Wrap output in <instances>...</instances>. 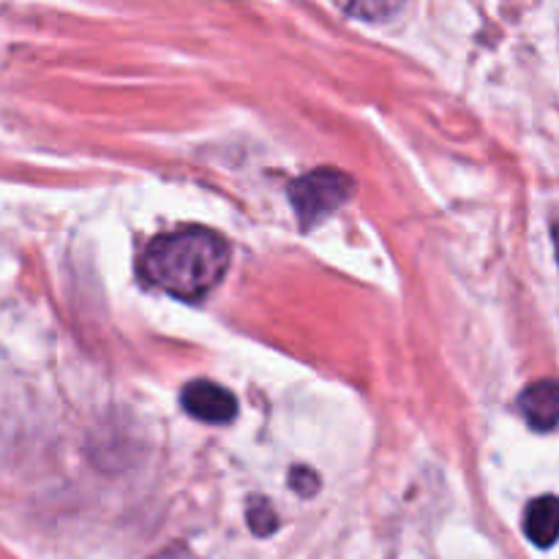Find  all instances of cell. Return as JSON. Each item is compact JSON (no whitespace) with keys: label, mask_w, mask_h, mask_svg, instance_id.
<instances>
[{"label":"cell","mask_w":559,"mask_h":559,"mask_svg":"<svg viewBox=\"0 0 559 559\" xmlns=\"http://www.w3.org/2000/svg\"><path fill=\"white\" fill-rule=\"evenodd\" d=\"M289 486L295 489V495L300 497H314L320 491V478H317L314 469L309 467H295L289 473Z\"/></svg>","instance_id":"7"},{"label":"cell","mask_w":559,"mask_h":559,"mask_svg":"<svg viewBox=\"0 0 559 559\" xmlns=\"http://www.w3.org/2000/svg\"><path fill=\"white\" fill-rule=\"evenodd\" d=\"M249 524H251V533H254V535L276 533L278 519H276V513H273V508L267 506V500H254V502H251Z\"/></svg>","instance_id":"6"},{"label":"cell","mask_w":559,"mask_h":559,"mask_svg":"<svg viewBox=\"0 0 559 559\" xmlns=\"http://www.w3.org/2000/svg\"><path fill=\"white\" fill-rule=\"evenodd\" d=\"M229 267V246L207 227H183L162 235L142 257V276L180 300H202L222 284Z\"/></svg>","instance_id":"1"},{"label":"cell","mask_w":559,"mask_h":559,"mask_svg":"<svg viewBox=\"0 0 559 559\" xmlns=\"http://www.w3.org/2000/svg\"><path fill=\"white\" fill-rule=\"evenodd\" d=\"M524 533L540 549H549L559 540V497H538L524 513Z\"/></svg>","instance_id":"5"},{"label":"cell","mask_w":559,"mask_h":559,"mask_svg":"<svg viewBox=\"0 0 559 559\" xmlns=\"http://www.w3.org/2000/svg\"><path fill=\"white\" fill-rule=\"evenodd\" d=\"M186 413L202 424H229L238 415V399L211 380H194L183 388Z\"/></svg>","instance_id":"3"},{"label":"cell","mask_w":559,"mask_h":559,"mask_svg":"<svg viewBox=\"0 0 559 559\" xmlns=\"http://www.w3.org/2000/svg\"><path fill=\"white\" fill-rule=\"evenodd\" d=\"M355 180L342 169H314L289 183V202L304 227H314L353 197Z\"/></svg>","instance_id":"2"},{"label":"cell","mask_w":559,"mask_h":559,"mask_svg":"<svg viewBox=\"0 0 559 559\" xmlns=\"http://www.w3.org/2000/svg\"><path fill=\"white\" fill-rule=\"evenodd\" d=\"M396 5L388 3H371V5H349V14H364V16H374V14H391Z\"/></svg>","instance_id":"8"},{"label":"cell","mask_w":559,"mask_h":559,"mask_svg":"<svg viewBox=\"0 0 559 559\" xmlns=\"http://www.w3.org/2000/svg\"><path fill=\"white\" fill-rule=\"evenodd\" d=\"M522 415L538 431H551L559 426V380H538L524 388L519 399Z\"/></svg>","instance_id":"4"}]
</instances>
